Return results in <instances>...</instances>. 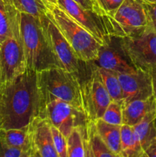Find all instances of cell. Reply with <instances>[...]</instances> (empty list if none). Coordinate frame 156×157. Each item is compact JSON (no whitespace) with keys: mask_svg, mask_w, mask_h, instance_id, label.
<instances>
[{"mask_svg":"<svg viewBox=\"0 0 156 157\" xmlns=\"http://www.w3.org/2000/svg\"><path fill=\"white\" fill-rule=\"evenodd\" d=\"M154 110L156 104L153 95L145 100L132 101L122 108V124L134 127Z\"/></svg>","mask_w":156,"mask_h":157,"instance_id":"cell-17","label":"cell"},{"mask_svg":"<svg viewBox=\"0 0 156 157\" xmlns=\"http://www.w3.org/2000/svg\"><path fill=\"white\" fill-rule=\"evenodd\" d=\"M41 20L52 48L62 64L63 68L76 74L81 82L88 78L91 74L93 61L87 62L78 58L68 41L47 14L41 17Z\"/></svg>","mask_w":156,"mask_h":157,"instance_id":"cell-5","label":"cell"},{"mask_svg":"<svg viewBox=\"0 0 156 157\" xmlns=\"http://www.w3.org/2000/svg\"><path fill=\"white\" fill-rule=\"evenodd\" d=\"M106 17L111 36H132L148 27V19L142 0H125L114 15Z\"/></svg>","mask_w":156,"mask_h":157,"instance_id":"cell-6","label":"cell"},{"mask_svg":"<svg viewBox=\"0 0 156 157\" xmlns=\"http://www.w3.org/2000/svg\"><path fill=\"white\" fill-rule=\"evenodd\" d=\"M37 74L41 106L45 101L59 98L84 113L82 82L76 74L62 67H52Z\"/></svg>","mask_w":156,"mask_h":157,"instance_id":"cell-3","label":"cell"},{"mask_svg":"<svg viewBox=\"0 0 156 157\" xmlns=\"http://www.w3.org/2000/svg\"><path fill=\"white\" fill-rule=\"evenodd\" d=\"M20 28V12L11 0H0V43Z\"/></svg>","mask_w":156,"mask_h":157,"instance_id":"cell-16","label":"cell"},{"mask_svg":"<svg viewBox=\"0 0 156 157\" xmlns=\"http://www.w3.org/2000/svg\"><path fill=\"white\" fill-rule=\"evenodd\" d=\"M121 45L136 68L149 72L156 67V32L147 27L139 33L120 38Z\"/></svg>","mask_w":156,"mask_h":157,"instance_id":"cell-7","label":"cell"},{"mask_svg":"<svg viewBox=\"0 0 156 157\" xmlns=\"http://www.w3.org/2000/svg\"><path fill=\"white\" fill-rule=\"evenodd\" d=\"M53 143L58 157H67V137L58 129L50 124Z\"/></svg>","mask_w":156,"mask_h":157,"instance_id":"cell-26","label":"cell"},{"mask_svg":"<svg viewBox=\"0 0 156 157\" xmlns=\"http://www.w3.org/2000/svg\"><path fill=\"white\" fill-rule=\"evenodd\" d=\"M0 85H1V79H0Z\"/></svg>","mask_w":156,"mask_h":157,"instance_id":"cell-36","label":"cell"},{"mask_svg":"<svg viewBox=\"0 0 156 157\" xmlns=\"http://www.w3.org/2000/svg\"><path fill=\"white\" fill-rule=\"evenodd\" d=\"M144 2H156V0H142Z\"/></svg>","mask_w":156,"mask_h":157,"instance_id":"cell-34","label":"cell"},{"mask_svg":"<svg viewBox=\"0 0 156 157\" xmlns=\"http://www.w3.org/2000/svg\"><path fill=\"white\" fill-rule=\"evenodd\" d=\"M142 3L146 12L148 27L156 32V2H146L142 1Z\"/></svg>","mask_w":156,"mask_h":157,"instance_id":"cell-29","label":"cell"},{"mask_svg":"<svg viewBox=\"0 0 156 157\" xmlns=\"http://www.w3.org/2000/svg\"><path fill=\"white\" fill-rule=\"evenodd\" d=\"M19 12L27 13L36 17L44 16L48 9L44 0H11Z\"/></svg>","mask_w":156,"mask_h":157,"instance_id":"cell-24","label":"cell"},{"mask_svg":"<svg viewBox=\"0 0 156 157\" xmlns=\"http://www.w3.org/2000/svg\"><path fill=\"white\" fill-rule=\"evenodd\" d=\"M57 5L91 33L101 45L110 38L111 35L106 15L90 9H84L74 0H57Z\"/></svg>","mask_w":156,"mask_h":157,"instance_id":"cell-11","label":"cell"},{"mask_svg":"<svg viewBox=\"0 0 156 157\" xmlns=\"http://www.w3.org/2000/svg\"><path fill=\"white\" fill-rule=\"evenodd\" d=\"M94 62L99 67L116 73H132L138 70L124 52L119 37L111 36L101 45L97 59Z\"/></svg>","mask_w":156,"mask_h":157,"instance_id":"cell-12","label":"cell"},{"mask_svg":"<svg viewBox=\"0 0 156 157\" xmlns=\"http://www.w3.org/2000/svg\"><path fill=\"white\" fill-rule=\"evenodd\" d=\"M37 73L27 68L12 82L0 87V130L27 127L40 116L41 98Z\"/></svg>","mask_w":156,"mask_h":157,"instance_id":"cell-1","label":"cell"},{"mask_svg":"<svg viewBox=\"0 0 156 157\" xmlns=\"http://www.w3.org/2000/svg\"><path fill=\"white\" fill-rule=\"evenodd\" d=\"M156 110L148 113L139 124L133 127L144 152L156 136Z\"/></svg>","mask_w":156,"mask_h":157,"instance_id":"cell-19","label":"cell"},{"mask_svg":"<svg viewBox=\"0 0 156 157\" xmlns=\"http://www.w3.org/2000/svg\"><path fill=\"white\" fill-rule=\"evenodd\" d=\"M83 127L74 128L67 137V157H87L83 136Z\"/></svg>","mask_w":156,"mask_h":157,"instance_id":"cell-23","label":"cell"},{"mask_svg":"<svg viewBox=\"0 0 156 157\" xmlns=\"http://www.w3.org/2000/svg\"><path fill=\"white\" fill-rule=\"evenodd\" d=\"M40 117L46 118L66 137L73 129L84 127L89 121L84 112L59 98L42 103Z\"/></svg>","mask_w":156,"mask_h":157,"instance_id":"cell-8","label":"cell"},{"mask_svg":"<svg viewBox=\"0 0 156 157\" xmlns=\"http://www.w3.org/2000/svg\"><path fill=\"white\" fill-rule=\"evenodd\" d=\"M145 157H156V136L149 147L145 150Z\"/></svg>","mask_w":156,"mask_h":157,"instance_id":"cell-31","label":"cell"},{"mask_svg":"<svg viewBox=\"0 0 156 157\" xmlns=\"http://www.w3.org/2000/svg\"><path fill=\"white\" fill-rule=\"evenodd\" d=\"M92 1H93V2H94L96 4V1H95V0H92ZM96 5H97V4H96Z\"/></svg>","mask_w":156,"mask_h":157,"instance_id":"cell-35","label":"cell"},{"mask_svg":"<svg viewBox=\"0 0 156 157\" xmlns=\"http://www.w3.org/2000/svg\"><path fill=\"white\" fill-rule=\"evenodd\" d=\"M76 2H77L78 4L80 5L82 7H84V9H90V10L95 11V12H99V14H101L100 11H99V8H98L97 5L92 0H74ZM102 15V14H101Z\"/></svg>","mask_w":156,"mask_h":157,"instance_id":"cell-30","label":"cell"},{"mask_svg":"<svg viewBox=\"0 0 156 157\" xmlns=\"http://www.w3.org/2000/svg\"><path fill=\"white\" fill-rule=\"evenodd\" d=\"M102 121L110 124L122 125V105L120 102L111 101L103 115L101 117Z\"/></svg>","mask_w":156,"mask_h":157,"instance_id":"cell-25","label":"cell"},{"mask_svg":"<svg viewBox=\"0 0 156 157\" xmlns=\"http://www.w3.org/2000/svg\"><path fill=\"white\" fill-rule=\"evenodd\" d=\"M44 2L46 3L47 6L57 5V0H44Z\"/></svg>","mask_w":156,"mask_h":157,"instance_id":"cell-33","label":"cell"},{"mask_svg":"<svg viewBox=\"0 0 156 157\" xmlns=\"http://www.w3.org/2000/svg\"><path fill=\"white\" fill-rule=\"evenodd\" d=\"M101 14L106 16H113L125 0H95Z\"/></svg>","mask_w":156,"mask_h":157,"instance_id":"cell-27","label":"cell"},{"mask_svg":"<svg viewBox=\"0 0 156 157\" xmlns=\"http://www.w3.org/2000/svg\"><path fill=\"white\" fill-rule=\"evenodd\" d=\"M81 87L84 111L87 119L95 121L102 117L112 101L102 84L94 61L90 77L82 81Z\"/></svg>","mask_w":156,"mask_h":157,"instance_id":"cell-10","label":"cell"},{"mask_svg":"<svg viewBox=\"0 0 156 157\" xmlns=\"http://www.w3.org/2000/svg\"><path fill=\"white\" fill-rule=\"evenodd\" d=\"M96 67H97L98 72L102 80V84L108 91L111 101L120 102L122 104V99H123V93H122V86L118 78L117 73L104 69L97 65Z\"/></svg>","mask_w":156,"mask_h":157,"instance_id":"cell-22","label":"cell"},{"mask_svg":"<svg viewBox=\"0 0 156 157\" xmlns=\"http://www.w3.org/2000/svg\"><path fill=\"white\" fill-rule=\"evenodd\" d=\"M117 75L123 93L122 108L132 101L145 100L153 95L149 72L138 69L132 73H117Z\"/></svg>","mask_w":156,"mask_h":157,"instance_id":"cell-14","label":"cell"},{"mask_svg":"<svg viewBox=\"0 0 156 157\" xmlns=\"http://www.w3.org/2000/svg\"><path fill=\"white\" fill-rule=\"evenodd\" d=\"M47 14L80 60L95 61L101 44L87 29L76 22L58 5L47 6Z\"/></svg>","mask_w":156,"mask_h":157,"instance_id":"cell-4","label":"cell"},{"mask_svg":"<svg viewBox=\"0 0 156 157\" xmlns=\"http://www.w3.org/2000/svg\"><path fill=\"white\" fill-rule=\"evenodd\" d=\"M0 157H29L25 151L6 145L0 140Z\"/></svg>","mask_w":156,"mask_h":157,"instance_id":"cell-28","label":"cell"},{"mask_svg":"<svg viewBox=\"0 0 156 157\" xmlns=\"http://www.w3.org/2000/svg\"><path fill=\"white\" fill-rule=\"evenodd\" d=\"M97 133L103 142L116 157H122L121 154V126L110 124L101 118L95 121Z\"/></svg>","mask_w":156,"mask_h":157,"instance_id":"cell-18","label":"cell"},{"mask_svg":"<svg viewBox=\"0 0 156 157\" xmlns=\"http://www.w3.org/2000/svg\"><path fill=\"white\" fill-rule=\"evenodd\" d=\"M0 140L9 147L25 151L29 155V157H32L28 126L18 129H1Z\"/></svg>","mask_w":156,"mask_h":157,"instance_id":"cell-21","label":"cell"},{"mask_svg":"<svg viewBox=\"0 0 156 157\" xmlns=\"http://www.w3.org/2000/svg\"><path fill=\"white\" fill-rule=\"evenodd\" d=\"M151 77V83H152V89H153V96L154 98L156 104V67L151 69L149 71Z\"/></svg>","mask_w":156,"mask_h":157,"instance_id":"cell-32","label":"cell"},{"mask_svg":"<svg viewBox=\"0 0 156 157\" xmlns=\"http://www.w3.org/2000/svg\"><path fill=\"white\" fill-rule=\"evenodd\" d=\"M20 35L27 68L40 72L63 66L55 55L41 18L20 12Z\"/></svg>","mask_w":156,"mask_h":157,"instance_id":"cell-2","label":"cell"},{"mask_svg":"<svg viewBox=\"0 0 156 157\" xmlns=\"http://www.w3.org/2000/svg\"><path fill=\"white\" fill-rule=\"evenodd\" d=\"M27 69L20 28L13 35L0 43L1 85L12 82Z\"/></svg>","mask_w":156,"mask_h":157,"instance_id":"cell-9","label":"cell"},{"mask_svg":"<svg viewBox=\"0 0 156 157\" xmlns=\"http://www.w3.org/2000/svg\"><path fill=\"white\" fill-rule=\"evenodd\" d=\"M121 154L122 157H145L134 129L127 124L121 126Z\"/></svg>","mask_w":156,"mask_h":157,"instance_id":"cell-20","label":"cell"},{"mask_svg":"<svg viewBox=\"0 0 156 157\" xmlns=\"http://www.w3.org/2000/svg\"><path fill=\"white\" fill-rule=\"evenodd\" d=\"M83 136L87 157H116L96 131L95 121H89L87 125L83 127Z\"/></svg>","mask_w":156,"mask_h":157,"instance_id":"cell-15","label":"cell"},{"mask_svg":"<svg viewBox=\"0 0 156 157\" xmlns=\"http://www.w3.org/2000/svg\"><path fill=\"white\" fill-rule=\"evenodd\" d=\"M32 157H58L52 138L50 124L38 116L28 125Z\"/></svg>","mask_w":156,"mask_h":157,"instance_id":"cell-13","label":"cell"}]
</instances>
